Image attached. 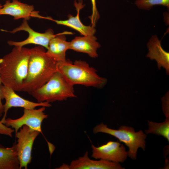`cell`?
Returning <instances> with one entry per match:
<instances>
[{
	"label": "cell",
	"mask_w": 169,
	"mask_h": 169,
	"mask_svg": "<svg viewBox=\"0 0 169 169\" xmlns=\"http://www.w3.org/2000/svg\"><path fill=\"white\" fill-rule=\"evenodd\" d=\"M28 74L22 91L29 94L45 84L58 71L59 62L38 46L30 49Z\"/></svg>",
	"instance_id": "cell-1"
},
{
	"label": "cell",
	"mask_w": 169,
	"mask_h": 169,
	"mask_svg": "<svg viewBox=\"0 0 169 169\" xmlns=\"http://www.w3.org/2000/svg\"><path fill=\"white\" fill-rule=\"evenodd\" d=\"M30 49L14 47L0 59V74L3 85L21 91L28 71Z\"/></svg>",
	"instance_id": "cell-2"
},
{
	"label": "cell",
	"mask_w": 169,
	"mask_h": 169,
	"mask_svg": "<svg viewBox=\"0 0 169 169\" xmlns=\"http://www.w3.org/2000/svg\"><path fill=\"white\" fill-rule=\"evenodd\" d=\"M58 68L65 80L73 86L79 84L101 88L107 82V79L99 76L95 68L80 60L73 63L69 60L59 62Z\"/></svg>",
	"instance_id": "cell-3"
},
{
	"label": "cell",
	"mask_w": 169,
	"mask_h": 169,
	"mask_svg": "<svg viewBox=\"0 0 169 169\" xmlns=\"http://www.w3.org/2000/svg\"><path fill=\"white\" fill-rule=\"evenodd\" d=\"M73 86L58 71L39 88L29 94L38 102H53L76 97Z\"/></svg>",
	"instance_id": "cell-4"
},
{
	"label": "cell",
	"mask_w": 169,
	"mask_h": 169,
	"mask_svg": "<svg viewBox=\"0 0 169 169\" xmlns=\"http://www.w3.org/2000/svg\"><path fill=\"white\" fill-rule=\"evenodd\" d=\"M93 132L94 134L101 132L109 134L124 143L129 148L128 156L133 160L136 159L139 148L145 151L147 136L142 130L135 132L133 127L126 125L121 126L118 129L115 130L108 128L102 123L94 128Z\"/></svg>",
	"instance_id": "cell-5"
},
{
	"label": "cell",
	"mask_w": 169,
	"mask_h": 169,
	"mask_svg": "<svg viewBox=\"0 0 169 169\" xmlns=\"http://www.w3.org/2000/svg\"><path fill=\"white\" fill-rule=\"evenodd\" d=\"M40 133L24 125L15 133L17 138L16 146L20 169H27L28 165L31 162L32 151L34 141Z\"/></svg>",
	"instance_id": "cell-6"
},
{
	"label": "cell",
	"mask_w": 169,
	"mask_h": 169,
	"mask_svg": "<svg viewBox=\"0 0 169 169\" xmlns=\"http://www.w3.org/2000/svg\"><path fill=\"white\" fill-rule=\"evenodd\" d=\"M45 108V106H41L38 109H24L22 116L16 119H6L3 124L7 127L14 128L15 133L23 125H26L42 133V122L48 116L44 112Z\"/></svg>",
	"instance_id": "cell-7"
},
{
	"label": "cell",
	"mask_w": 169,
	"mask_h": 169,
	"mask_svg": "<svg viewBox=\"0 0 169 169\" xmlns=\"http://www.w3.org/2000/svg\"><path fill=\"white\" fill-rule=\"evenodd\" d=\"M27 21L23 19L20 25L10 32L14 33L21 31H25L28 33V37L21 41H8L7 42L8 44L10 46L18 47H23L29 44H34L42 46L47 49L50 41L56 35L53 30L50 28L44 33L37 32L30 28Z\"/></svg>",
	"instance_id": "cell-8"
},
{
	"label": "cell",
	"mask_w": 169,
	"mask_h": 169,
	"mask_svg": "<svg viewBox=\"0 0 169 169\" xmlns=\"http://www.w3.org/2000/svg\"><path fill=\"white\" fill-rule=\"evenodd\" d=\"M91 148V156L96 159L120 163L123 162L128 156L125 146L118 141H109L99 147L92 145Z\"/></svg>",
	"instance_id": "cell-9"
},
{
	"label": "cell",
	"mask_w": 169,
	"mask_h": 169,
	"mask_svg": "<svg viewBox=\"0 0 169 169\" xmlns=\"http://www.w3.org/2000/svg\"><path fill=\"white\" fill-rule=\"evenodd\" d=\"M0 96L2 100L5 99L3 105L4 115L0 122L3 124L6 119L8 110L13 107H20L23 109H32L38 106L50 107L51 105L47 102H34L26 100L20 97L12 89L2 85L0 89Z\"/></svg>",
	"instance_id": "cell-10"
},
{
	"label": "cell",
	"mask_w": 169,
	"mask_h": 169,
	"mask_svg": "<svg viewBox=\"0 0 169 169\" xmlns=\"http://www.w3.org/2000/svg\"><path fill=\"white\" fill-rule=\"evenodd\" d=\"M38 12L34 11L33 5L22 3L18 0H7L0 9V15H8L14 20L23 18L29 20L31 17L44 18L40 16Z\"/></svg>",
	"instance_id": "cell-11"
},
{
	"label": "cell",
	"mask_w": 169,
	"mask_h": 169,
	"mask_svg": "<svg viewBox=\"0 0 169 169\" xmlns=\"http://www.w3.org/2000/svg\"><path fill=\"white\" fill-rule=\"evenodd\" d=\"M148 52L146 57L151 60H155L157 68L163 67L167 75L169 74V53L162 48L161 41L156 35L151 36L147 44Z\"/></svg>",
	"instance_id": "cell-12"
},
{
	"label": "cell",
	"mask_w": 169,
	"mask_h": 169,
	"mask_svg": "<svg viewBox=\"0 0 169 169\" xmlns=\"http://www.w3.org/2000/svg\"><path fill=\"white\" fill-rule=\"evenodd\" d=\"M69 169H123L119 163L102 159L94 160L88 156L86 151L84 155L72 161L69 166Z\"/></svg>",
	"instance_id": "cell-13"
},
{
	"label": "cell",
	"mask_w": 169,
	"mask_h": 169,
	"mask_svg": "<svg viewBox=\"0 0 169 169\" xmlns=\"http://www.w3.org/2000/svg\"><path fill=\"white\" fill-rule=\"evenodd\" d=\"M82 4V0H79L78 3L75 1L74 6L77 11V14L74 16L71 14L68 16V19L64 20H56L52 19V20L57 24L65 26L71 28L79 32L83 36L94 35L96 32L95 27L91 26H86L81 22L79 18L80 10L84 6Z\"/></svg>",
	"instance_id": "cell-14"
},
{
	"label": "cell",
	"mask_w": 169,
	"mask_h": 169,
	"mask_svg": "<svg viewBox=\"0 0 169 169\" xmlns=\"http://www.w3.org/2000/svg\"><path fill=\"white\" fill-rule=\"evenodd\" d=\"M94 35L76 37L70 42L69 49L84 53L92 58L98 56V49L100 46Z\"/></svg>",
	"instance_id": "cell-15"
},
{
	"label": "cell",
	"mask_w": 169,
	"mask_h": 169,
	"mask_svg": "<svg viewBox=\"0 0 169 169\" xmlns=\"http://www.w3.org/2000/svg\"><path fill=\"white\" fill-rule=\"evenodd\" d=\"M71 33L65 32L56 34L50 41L46 52L59 62L65 61L66 52L69 49L70 42L66 41L65 35Z\"/></svg>",
	"instance_id": "cell-16"
},
{
	"label": "cell",
	"mask_w": 169,
	"mask_h": 169,
	"mask_svg": "<svg viewBox=\"0 0 169 169\" xmlns=\"http://www.w3.org/2000/svg\"><path fill=\"white\" fill-rule=\"evenodd\" d=\"M16 144L10 147L0 144V169H20Z\"/></svg>",
	"instance_id": "cell-17"
},
{
	"label": "cell",
	"mask_w": 169,
	"mask_h": 169,
	"mask_svg": "<svg viewBox=\"0 0 169 169\" xmlns=\"http://www.w3.org/2000/svg\"><path fill=\"white\" fill-rule=\"evenodd\" d=\"M148 122V129L145 131L146 134H154L161 136L169 141V118H166L162 123H156L149 120Z\"/></svg>",
	"instance_id": "cell-18"
},
{
	"label": "cell",
	"mask_w": 169,
	"mask_h": 169,
	"mask_svg": "<svg viewBox=\"0 0 169 169\" xmlns=\"http://www.w3.org/2000/svg\"><path fill=\"white\" fill-rule=\"evenodd\" d=\"M135 4L140 9L150 10L156 5H161L169 8V0H136Z\"/></svg>",
	"instance_id": "cell-19"
},
{
	"label": "cell",
	"mask_w": 169,
	"mask_h": 169,
	"mask_svg": "<svg viewBox=\"0 0 169 169\" xmlns=\"http://www.w3.org/2000/svg\"><path fill=\"white\" fill-rule=\"evenodd\" d=\"M92 6V13L89 17L90 20L91 26L95 27L100 18V15L97 9L96 0H91Z\"/></svg>",
	"instance_id": "cell-20"
},
{
	"label": "cell",
	"mask_w": 169,
	"mask_h": 169,
	"mask_svg": "<svg viewBox=\"0 0 169 169\" xmlns=\"http://www.w3.org/2000/svg\"><path fill=\"white\" fill-rule=\"evenodd\" d=\"M162 110L166 118H169V92H167L161 99Z\"/></svg>",
	"instance_id": "cell-21"
},
{
	"label": "cell",
	"mask_w": 169,
	"mask_h": 169,
	"mask_svg": "<svg viewBox=\"0 0 169 169\" xmlns=\"http://www.w3.org/2000/svg\"><path fill=\"white\" fill-rule=\"evenodd\" d=\"M14 131L13 129L7 127L0 121V134L12 137L13 133Z\"/></svg>",
	"instance_id": "cell-22"
},
{
	"label": "cell",
	"mask_w": 169,
	"mask_h": 169,
	"mask_svg": "<svg viewBox=\"0 0 169 169\" xmlns=\"http://www.w3.org/2000/svg\"><path fill=\"white\" fill-rule=\"evenodd\" d=\"M3 85L0 74V117L2 116L3 113V105L2 104V99L0 96V89L2 85Z\"/></svg>",
	"instance_id": "cell-23"
},
{
	"label": "cell",
	"mask_w": 169,
	"mask_h": 169,
	"mask_svg": "<svg viewBox=\"0 0 169 169\" xmlns=\"http://www.w3.org/2000/svg\"><path fill=\"white\" fill-rule=\"evenodd\" d=\"M56 169H69V165H67L65 164H63L62 165L60 166L58 168H57Z\"/></svg>",
	"instance_id": "cell-24"
},
{
	"label": "cell",
	"mask_w": 169,
	"mask_h": 169,
	"mask_svg": "<svg viewBox=\"0 0 169 169\" xmlns=\"http://www.w3.org/2000/svg\"><path fill=\"white\" fill-rule=\"evenodd\" d=\"M3 6V5L1 4L0 3V9L2 8Z\"/></svg>",
	"instance_id": "cell-25"
}]
</instances>
